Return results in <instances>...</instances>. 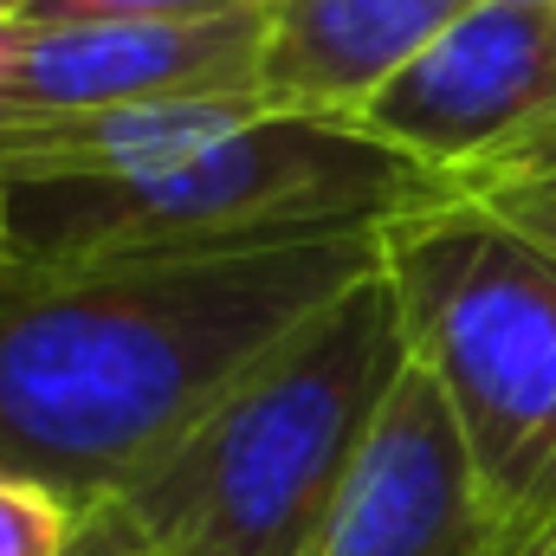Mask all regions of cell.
Instances as JSON below:
<instances>
[{
	"mask_svg": "<svg viewBox=\"0 0 556 556\" xmlns=\"http://www.w3.org/2000/svg\"><path fill=\"white\" fill-rule=\"evenodd\" d=\"M538 556H556V538H551V544H544V551H538Z\"/></svg>",
	"mask_w": 556,
	"mask_h": 556,
	"instance_id": "obj_15",
	"label": "cell"
},
{
	"mask_svg": "<svg viewBox=\"0 0 556 556\" xmlns=\"http://www.w3.org/2000/svg\"><path fill=\"white\" fill-rule=\"evenodd\" d=\"M402 376L408 337L376 266L149 472L85 505L72 556H311Z\"/></svg>",
	"mask_w": 556,
	"mask_h": 556,
	"instance_id": "obj_2",
	"label": "cell"
},
{
	"mask_svg": "<svg viewBox=\"0 0 556 556\" xmlns=\"http://www.w3.org/2000/svg\"><path fill=\"white\" fill-rule=\"evenodd\" d=\"M311 556H525L492 518L433 376L408 363Z\"/></svg>",
	"mask_w": 556,
	"mask_h": 556,
	"instance_id": "obj_7",
	"label": "cell"
},
{
	"mask_svg": "<svg viewBox=\"0 0 556 556\" xmlns=\"http://www.w3.org/2000/svg\"><path fill=\"white\" fill-rule=\"evenodd\" d=\"M556 124V0H472L343 130L459 188Z\"/></svg>",
	"mask_w": 556,
	"mask_h": 556,
	"instance_id": "obj_5",
	"label": "cell"
},
{
	"mask_svg": "<svg viewBox=\"0 0 556 556\" xmlns=\"http://www.w3.org/2000/svg\"><path fill=\"white\" fill-rule=\"evenodd\" d=\"M260 46L266 7L175 26L0 20V124L155 98H260Z\"/></svg>",
	"mask_w": 556,
	"mask_h": 556,
	"instance_id": "obj_6",
	"label": "cell"
},
{
	"mask_svg": "<svg viewBox=\"0 0 556 556\" xmlns=\"http://www.w3.org/2000/svg\"><path fill=\"white\" fill-rule=\"evenodd\" d=\"M472 0H266L260 104L273 117H356Z\"/></svg>",
	"mask_w": 556,
	"mask_h": 556,
	"instance_id": "obj_8",
	"label": "cell"
},
{
	"mask_svg": "<svg viewBox=\"0 0 556 556\" xmlns=\"http://www.w3.org/2000/svg\"><path fill=\"white\" fill-rule=\"evenodd\" d=\"M382 278L498 531L538 556L556 538V253L446 188L382 227Z\"/></svg>",
	"mask_w": 556,
	"mask_h": 556,
	"instance_id": "obj_4",
	"label": "cell"
},
{
	"mask_svg": "<svg viewBox=\"0 0 556 556\" xmlns=\"http://www.w3.org/2000/svg\"><path fill=\"white\" fill-rule=\"evenodd\" d=\"M0 266H13V240H7V181H0Z\"/></svg>",
	"mask_w": 556,
	"mask_h": 556,
	"instance_id": "obj_13",
	"label": "cell"
},
{
	"mask_svg": "<svg viewBox=\"0 0 556 556\" xmlns=\"http://www.w3.org/2000/svg\"><path fill=\"white\" fill-rule=\"evenodd\" d=\"M382 266V227L240 253L0 266V472L78 511L149 472Z\"/></svg>",
	"mask_w": 556,
	"mask_h": 556,
	"instance_id": "obj_1",
	"label": "cell"
},
{
	"mask_svg": "<svg viewBox=\"0 0 556 556\" xmlns=\"http://www.w3.org/2000/svg\"><path fill=\"white\" fill-rule=\"evenodd\" d=\"M78 505L46 479L0 472V556H72Z\"/></svg>",
	"mask_w": 556,
	"mask_h": 556,
	"instance_id": "obj_11",
	"label": "cell"
},
{
	"mask_svg": "<svg viewBox=\"0 0 556 556\" xmlns=\"http://www.w3.org/2000/svg\"><path fill=\"white\" fill-rule=\"evenodd\" d=\"M266 0H20L7 20L33 26H78V20H117V26H175V20H227L253 13Z\"/></svg>",
	"mask_w": 556,
	"mask_h": 556,
	"instance_id": "obj_12",
	"label": "cell"
},
{
	"mask_svg": "<svg viewBox=\"0 0 556 556\" xmlns=\"http://www.w3.org/2000/svg\"><path fill=\"white\" fill-rule=\"evenodd\" d=\"M446 194L389 142L324 117H253L188 155L130 175L7 181L13 266H98L162 253H240L278 240H324L389 227Z\"/></svg>",
	"mask_w": 556,
	"mask_h": 556,
	"instance_id": "obj_3",
	"label": "cell"
},
{
	"mask_svg": "<svg viewBox=\"0 0 556 556\" xmlns=\"http://www.w3.org/2000/svg\"><path fill=\"white\" fill-rule=\"evenodd\" d=\"M266 117L260 98H155V104H98L52 117L0 124V181H52V175H130L149 162L188 155Z\"/></svg>",
	"mask_w": 556,
	"mask_h": 556,
	"instance_id": "obj_9",
	"label": "cell"
},
{
	"mask_svg": "<svg viewBox=\"0 0 556 556\" xmlns=\"http://www.w3.org/2000/svg\"><path fill=\"white\" fill-rule=\"evenodd\" d=\"M453 194L492 207L505 227H518L525 240H538L544 253H556V124L544 137H531L525 149H511L505 162L466 175Z\"/></svg>",
	"mask_w": 556,
	"mask_h": 556,
	"instance_id": "obj_10",
	"label": "cell"
},
{
	"mask_svg": "<svg viewBox=\"0 0 556 556\" xmlns=\"http://www.w3.org/2000/svg\"><path fill=\"white\" fill-rule=\"evenodd\" d=\"M13 7H20V0H0V20H7V13H13Z\"/></svg>",
	"mask_w": 556,
	"mask_h": 556,
	"instance_id": "obj_14",
	"label": "cell"
}]
</instances>
